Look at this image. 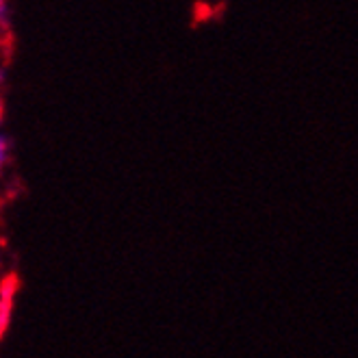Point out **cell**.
Instances as JSON below:
<instances>
[{
	"instance_id": "3",
	"label": "cell",
	"mask_w": 358,
	"mask_h": 358,
	"mask_svg": "<svg viewBox=\"0 0 358 358\" xmlns=\"http://www.w3.org/2000/svg\"><path fill=\"white\" fill-rule=\"evenodd\" d=\"M0 113H3V107H0Z\"/></svg>"
},
{
	"instance_id": "1",
	"label": "cell",
	"mask_w": 358,
	"mask_h": 358,
	"mask_svg": "<svg viewBox=\"0 0 358 358\" xmlns=\"http://www.w3.org/2000/svg\"><path fill=\"white\" fill-rule=\"evenodd\" d=\"M11 13H9V0H0V37H3L9 31V22H11Z\"/></svg>"
},
{
	"instance_id": "2",
	"label": "cell",
	"mask_w": 358,
	"mask_h": 358,
	"mask_svg": "<svg viewBox=\"0 0 358 358\" xmlns=\"http://www.w3.org/2000/svg\"><path fill=\"white\" fill-rule=\"evenodd\" d=\"M9 161H11V143L7 137L0 135V172L5 170Z\"/></svg>"
}]
</instances>
